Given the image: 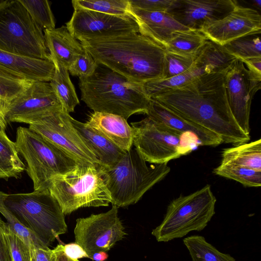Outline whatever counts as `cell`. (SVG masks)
<instances>
[{
    "label": "cell",
    "instance_id": "b9f144b4",
    "mask_svg": "<svg viewBox=\"0 0 261 261\" xmlns=\"http://www.w3.org/2000/svg\"><path fill=\"white\" fill-rule=\"evenodd\" d=\"M31 261H55L54 249L48 248L31 249Z\"/></svg>",
    "mask_w": 261,
    "mask_h": 261
},
{
    "label": "cell",
    "instance_id": "83f0119b",
    "mask_svg": "<svg viewBox=\"0 0 261 261\" xmlns=\"http://www.w3.org/2000/svg\"><path fill=\"white\" fill-rule=\"evenodd\" d=\"M24 170L15 142L8 138L5 130H0V178H17Z\"/></svg>",
    "mask_w": 261,
    "mask_h": 261
},
{
    "label": "cell",
    "instance_id": "d590c367",
    "mask_svg": "<svg viewBox=\"0 0 261 261\" xmlns=\"http://www.w3.org/2000/svg\"><path fill=\"white\" fill-rule=\"evenodd\" d=\"M6 193L0 191V213L7 221L11 230L18 236L31 249L48 248L31 231L23 226L8 210L4 203Z\"/></svg>",
    "mask_w": 261,
    "mask_h": 261
},
{
    "label": "cell",
    "instance_id": "74e56055",
    "mask_svg": "<svg viewBox=\"0 0 261 261\" xmlns=\"http://www.w3.org/2000/svg\"><path fill=\"white\" fill-rule=\"evenodd\" d=\"M5 234L13 261H31V248L7 223Z\"/></svg>",
    "mask_w": 261,
    "mask_h": 261
},
{
    "label": "cell",
    "instance_id": "7402d4cb",
    "mask_svg": "<svg viewBox=\"0 0 261 261\" xmlns=\"http://www.w3.org/2000/svg\"><path fill=\"white\" fill-rule=\"evenodd\" d=\"M0 65L32 81L49 82L55 69L51 60L32 58L1 50Z\"/></svg>",
    "mask_w": 261,
    "mask_h": 261
},
{
    "label": "cell",
    "instance_id": "e0dca14e",
    "mask_svg": "<svg viewBox=\"0 0 261 261\" xmlns=\"http://www.w3.org/2000/svg\"><path fill=\"white\" fill-rule=\"evenodd\" d=\"M238 5L233 0H177L168 12L189 29L199 31L226 16Z\"/></svg>",
    "mask_w": 261,
    "mask_h": 261
},
{
    "label": "cell",
    "instance_id": "7a4b0ae2",
    "mask_svg": "<svg viewBox=\"0 0 261 261\" xmlns=\"http://www.w3.org/2000/svg\"><path fill=\"white\" fill-rule=\"evenodd\" d=\"M97 63L143 85L163 79L164 46L139 33L80 41Z\"/></svg>",
    "mask_w": 261,
    "mask_h": 261
},
{
    "label": "cell",
    "instance_id": "bcb514c9",
    "mask_svg": "<svg viewBox=\"0 0 261 261\" xmlns=\"http://www.w3.org/2000/svg\"><path fill=\"white\" fill-rule=\"evenodd\" d=\"M55 261H79L67 256L63 251V245L59 244L54 249Z\"/></svg>",
    "mask_w": 261,
    "mask_h": 261
},
{
    "label": "cell",
    "instance_id": "ba28073f",
    "mask_svg": "<svg viewBox=\"0 0 261 261\" xmlns=\"http://www.w3.org/2000/svg\"><path fill=\"white\" fill-rule=\"evenodd\" d=\"M216 202L209 185L188 195H181L170 202L162 222L151 234L158 242H167L192 231H201L214 215Z\"/></svg>",
    "mask_w": 261,
    "mask_h": 261
},
{
    "label": "cell",
    "instance_id": "277c9868",
    "mask_svg": "<svg viewBox=\"0 0 261 261\" xmlns=\"http://www.w3.org/2000/svg\"><path fill=\"white\" fill-rule=\"evenodd\" d=\"M146 163L132 147L114 165L99 166L110 193L112 205L126 207L137 203L170 171L167 164L148 166Z\"/></svg>",
    "mask_w": 261,
    "mask_h": 261
},
{
    "label": "cell",
    "instance_id": "ee69618b",
    "mask_svg": "<svg viewBox=\"0 0 261 261\" xmlns=\"http://www.w3.org/2000/svg\"><path fill=\"white\" fill-rule=\"evenodd\" d=\"M247 68L254 73L261 76V57L241 60Z\"/></svg>",
    "mask_w": 261,
    "mask_h": 261
},
{
    "label": "cell",
    "instance_id": "f546056e",
    "mask_svg": "<svg viewBox=\"0 0 261 261\" xmlns=\"http://www.w3.org/2000/svg\"><path fill=\"white\" fill-rule=\"evenodd\" d=\"M183 242L189 250L192 261H236L229 254L219 251L201 236L185 238Z\"/></svg>",
    "mask_w": 261,
    "mask_h": 261
},
{
    "label": "cell",
    "instance_id": "836d02e7",
    "mask_svg": "<svg viewBox=\"0 0 261 261\" xmlns=\"http://www.w3.org/2000/svg\"><path fill=\"white\" fill-rule=\"evenodd\" d=\"M213 172L219 176L238 181L244 186L259 187L261 186V172L230 164H221Z\"/></svg>",
    "mask_w": 261,
    "mask_h": 261
},
{
    "label": "cell",
    "instance_id": "8992f818",
    "mask_svg": "<svg viewBox=\"0 0 261 261\" xmlns=\"http://www.w3.org/2000/svg\"><path fill=\"white\" fill-rule=\"evenodd\" d=\"M99 166L79 163L71 171L51 179L48 189L65 215L80 208L107 206L111 203Z\"/></svg>",
    "mask_w": 261,
    "mask_h": 261
},
{
    "label": "cell",
    "instance_id": "d4e9b609",
    "mask_svg": "<svg viewBox=\"0 0 261 261\" xmlns=\"http://www.w3.org/2000/svg\"><path fill=\"white\" fill-rule=\"evenodd\" d=\"M221 164H230L261 172V140L224 149Z\"/></svg>",
    "mask_w": 261,
    "mask_h": 261
},
{
    "label": "cell",
    "instance_id": "f1b7e54d",
    "mask_svg": "<svg viewBox=\"0 0 261 261\" xmlns=\"http://www.w3.org/2000/svg\"><path fill=\"white\" fill-rule=\"evenodd\" d=\"M205 74L201 68L193 64L186 72L168 79L152 81L143 84L144 90L149 98L159 94L184 87L194 81L198 76Z\"/></svg>",
    "mask_w": 261,
    "mask_h": 261
},
{
    "label": "cell",
    "instance_id": "3957f363",
    "mask_svg": "<svg viewBox=\"0 0 261 261\" xmlns=\"http://www.w3.org/2000/svg\"><path fill=\"white\" fill-rule=\"evenodd\" d=\"M97 64L92 75L79 77L81 100L94 112L114 114L126 120L135 114H146L150 99L143 85Z\"/></svg>",
    "mask_w": 261,
    "mask_h": 261
},
{
    "label": "cell",
    "instance_id": "5bb4252c",
    "mask_svg": "<svg viewBox=\"0 0 261 261\" xmlns=\"http://www.w3.org/2000/svg\"><path fill=\"white\" fill-rule=\"evenodd\" d=\"M63 110L62 105L49 82L34 81L10 103L7 122L33 124Z\"/></svg>",
    "mask_w": 261,
    "mask_h": 261
},
{
    "label": "cell",
    "instance_id": "484cf974",
    "mask_svg": "<svg viewBox=\"0 0 261 261\" xmlns=\"http://www.w3.org/2000/svg\"><path fill=\"white\" fill-rule=\"evenodd\" d=\"M54 65L55 71L49 83L62 105L63 110L69 114L74 112L80 101L68 69L59 64Z\"/></svg>",
    "mask_w": 261,
    "mask_h": 261
},
{
    "label": "cell",
    "instance_id": "ab89813d",
    "mask_svg": "<svg viewBox=\"0 0 261 261\" xmlns=\"http://www.w3.org/2000/svg\"><path fill=\"white\" fill-rule=\"evenodd\" d=\"M177 0H129L130 7L149 11L169 12Z\"/></svg>",
    "mask_w": 261,
    "mask_h": 261
},
{
    "label": "cell",
    "instance_id": "1f68e13d",
    "mask_svg": "<svg viewBox=\"0 0 261 261\" xmlns=\"http://www.w3.org/2000/svg\"><path fill=\"white\" fill-rule=\"evenodd\" d=\"M260 34L247 35L223 45L230 54L240 60L261 57Z\"/></svg>",
    "mask_w": 261,
    "mask_h": 261
},
{
    "label": "cell",
    "instance_id": "603a6c76",
    "mask_svg": "<svg viewBox=\"0 0 261 261\" xmlns=\"http://www.w3.org/2000/svg\"><path fill=\"white\" fill-rule=\"evenodd\" d=\"M70 121L80 138L96 156L100 166L111 167L124 154L125 151L92 129L86 123L79 121L71 117Z\"/></svg>",
    "mask_w": 261,
    "mask_h": 261
},
{
    "label": "cell",
    "instance_id": "cb8c5ba5",
    "mask_svg": "<svg viewBox=\"0 0 261 261\" xmlns=\"http://www.w3.org/2000/svg\"><path fill=\"white\" fill-rule=\"evenodd\" d=\"M237 59L223 46L208 40L197 53L194 64L205 74L226 73Z\"/></svg>",
    "mask_w": 261,
    "mask_h": 261
},
{
    "label": "cell",
    "instance_id": "6da1fadb",
    "mask_svg": "<svg viewBox=\"0 0 261 261\" xmlns=\"http://www.w3.org/2000/svg\"><path fill=\"white\" fill-rule=\"evenodd\" d=\"M225 73L203 74L184 87L150 98L217 134L223 143L247 142L250 136L239 126L228 105Z\"/></svg>",
    "mask_w": 261,
    "mask_h": 261
},
{
    "label": "cell",
    "instance_id": "52a82bcc",
    "mask_svg": "<svg viewBox=\"0 0 261 261\" xmlns=\"http://www.w3.org/2000/svg\"><path fill=\"white\" fill-rule=\"evenodd\" d=\"M15 143L27 163L25 170L34 191L48 189L54 177L64 174L81 163L29 127L17 128Z\"/></svg>",
    "mask_w": 261,
    "mask_h": 261
},
{
    "label": "cell",
    "instance_id": "30bf717a",
    "mask_svg": "<svg viewBox=\"0 0 261 261\" xmlns=\"http://www.w3.org/2000/svg\"><path fill=\"white\" fill-rule=\"evenodd\" d=\"M133 145L146 162L167 164L200 145L193 136L181 134L148 117L131 123Z\"/></svg>",
    "mask_w": 261,
    "mask_h": 261
},
{
    "label": "cell",
    "instance_id": "c3c4849f",
    "mask_svg": "<svg viewBox=\"0 0 261 261\" xmlns=\"http://www.w3.org/2000/svg\"><path fill=\"white\" fill-rule=\"evenodd\" d=\"M251 2L252 3V5L255 8L258 9L259 10L260 9L261 7V1L260 0H252L251 1Z\"/></svg>",
    "mask_w": 261,
    "mask_h": 261
},
{
    "label": "cell",
    "instance_id": "f6af8a7d",
    "mask_svg": "<svg viewBox=\"0 0 261 261\" xmlns=\"http://www.w3.org/2000/svg\"><path fill=\"white\" fill-rule=\"evenodd\" d=\"M10 102L0 97V130H5L7 121L6 114Z\"/></svg>",
    "mask_w": 261,
    "mask_h": 261
},
{
    "label": "cell",
    "instance_id": "7dc6e473",
    "mask_svg": "<svg viewBox=\"0 0 261 261\" xmlns=\"http://www.w3.org/2000/svg\"><path fill=\"white\" fill-rule=\"evenodd\" d=\"M108 256L107 252L100 251L93 254L90 258L95 261H105L108 258Z\"/></svg>",
    "mask_w": 261,
    "mask_h": 261
},
{
    "label": "cell",
    "instance_id": "4fadbf2b",
    "mask_svg": "<svg viewBox=\"0 0 261 261\" xmlns=\"http://www.w3.org/2000/svg\"><path fill=\"white\" fill-rule=\"evenodd\" d=\"M69 114L63 110L48 115L29 125L42 136L80 163L100 165L73 127Z\"/></svg>",
    "mask_w": 261,
    "mask_h": 261
},
{
    "label": "cell",
    "instance_id": "e575fe53",
    "mask_svg": "<svg viewBox=\"0 0 261 261\" xmlns=\"http://www.w3.org/2000/svg\"><path fill=\"white\" fill-rule=\"evenodd\" d=\"M43 31L55 28L56 21L48 1L19 0Z\"/></svg>",
    "mask_w": 261,
    "mask_h": 261
},
{
    "label": "cell",
    "instance_id": "ffe728a7",
    "mask_svg": "<svg viewBox=\"0 0 261 261\" xmlns=\"http://www.w3.org/2000/svg\"><path fill=\"white\" fill-rule=\"evenodd\" d=\"M86 123L124 151L133 146V128L121 116L93 112Z\"/></svg>",
    "mask_w": 261,
    "mask_h": 261
},
{
    "label": "cell",
    "instance_id": "7c38bea8",
    "mask_svg": "<svg viewBox=\"0 0 261 261\" xmlns=\"http://www.w3.org/2000/svg\"><path fill=\"white\" fill-rule=\"evenodd\" d=\"M261 76L248 70L237 59L225 73L224 83L228 105L234 119L242 131L250 136L251 101L260 89Z\"/></svg>",
    "mask_w": 261,
    "mask_h": 261
},
{
    "label": "cell",
    "instance_id": "9c48e42d",
    "mask_svg": "<svg viewBox=\"0 0 261 261\" xmlns=\"http://www.w3.org/2000/svg\"><path fill=\"white\" fill-rule=\"evenodd\" d=\"M0 50L50 60L43 31L19 0L0 1Z\"/></svg>",
    "mask_w": 261,
    "mask_h": 261
},
{
    "label": "cell",
    "instance_id": "44dd1931",
    "mask_svg": "<svg viewBox=\"0 0 261 261\" xmlns=\"http://www.w3.org/2000/svg\"><path fill=\"white\" fill-rule=\"evenodd\" d=\"M50 60L67 69L74 63L84 48L69 32L66 26L43 31Z\"/></svg>",
    "mask_w": 261,
    "mask_h": 261
},
{
    "label": "cell",
    "instance_id": "4316f807",
    "mask_svg": "<svg viewBox=\"0 0 261 261\" xmlns=\"http://www.w3.org/2000/svg\"><path fill=\"white\" fill-rule=\"evenodd\" d=\"M208 40L199 31L188 30L175 32L167 41L166 51L177 54L196 57Z\"/></svg>",
    "mask_w": 261,
    "mask_h": 261
},
{
    "label": "cell",
    "instance_id": "f35d334b",
    "mask_svg": "<svg viewBox=\"0 0 261 261\" xmlns=\"http://www.w3.org/2000/svg\"><path fill=\"white\" fill-rule=\"evenodd\" d=\"M97 66V63L91 55L84 48L68 70L73 76H77L79 77H85L92 75Z\"/></svg>",
    "mask_w": 261,
    "mask_h": 261
},
{
    "label": "cell",
    "instance_id": "d6a6232c",
    "mask_svg": "<svg viewBox=\"0 0 261 261\" xmlns=\"http://www.w3.org/2000/svg\"><path fill=\"white\" fill-rule=\"evenodd\" d=\"M33 82L0 65V97L11 102Z\"/></svg>",
    "mask_w": 261,
    "mask_h": 261
},
{
    "label": "cell",
    "instance_id": "60d3db41",
    "mask_svg": "<svg viewBox=\"0 0 261 261\" xmlns=\"http://www.w3.org/2000/svg\"><path fill=\"white\" fill-rule=\"evenodd\" d=\"M6 224L0 217V261H13L5 234Z\"/></svg>",
    "mask_w": 261,
    "mask_h": 261
},
{
    "label": "cell",
    "instance_id": "2e32d148",
    "mask_svg": "<svg viewBox=\"0 0 261 261\" xmlns=\"http://www.w3.org/2000/svg\"><path fill=\"white\" fill-rule=\"evenodd\" d=\"M207 40L223 46L240 37L261 33V16L255 9L238 5L224 17L200 31Z\"/></svg>",
    "mask_w": 261,
    "mask_h": 261
},
{
    "label": "cell",
    "instance_id": "5b68a950",
    "mask_svg": "<svg viewBox=\"0 0 261 261\" xmlns=\"http://www.w3.org/2000/svg\"><path fill=\"white\" fill-rule=\"evenodd\" d=\"M4 203L17 220L47 247L67 231L65 215L48 189L6 193Z\"/></svg>",
    "mask_w": 261,
    "mask_h": 261
},
{
    "label": "cell",
    "instance_id": "7bdbcfd3",
    "mask_svg": "<svg viewBox=\"0 0 261 261\" xmlns=\"http://www.w3.org/2000/svg\"><path fill=\"white\" fill-rule=\"evenodd\" d=\"M63 251L67 256L72 259H79L84 257L89 258L86 251L75 242L63 245Z\"/></svg>",
    "mask_w": 261,
    "mask_h": 261
},
{
    "label": "cell",
    "instance_id": "9a60e30c",
    "mask_svg": "<svg viewBox=\"0 0 261 261\" xmlns=\"http://www.w3.org/2000/svg\"><path fill=\"white\" fill-rule=\"evenodd\" d=\"M66 27L77 40L107 38L132 32L139 33L135 19L132 16H118L96 11L76 9Z\"/></svg>",
    "mask_w": 261,
    "mask_h": 261
},
{
    "label": "cell",
    "instance_id": "8d00e7d4",
    "mask_svg": "<svg viewBox=\"0 0 261 261\" xmlns=\"http://www.w3.org/2000/svg\"><path fill=\"white\" fill-rule=\"evenodd\" d=\"M195 57L166 51L164 59L163 79L170 78L188 70L193 66Z\"/></svg>",
    "mask_w": 261,
    "mask_h": 261
},
{
    "label": "cell",
    "instance_id": "d6986e66",
    "mask_svg": "<svg viewBox=\"0 0 261 261\" xmlns=\"http://www.w3.org/2000/svg\"><path fill=\"white\" fill-rule=\"evenodd\" d=\"M130 14L138 23L139 33L165 46L177 31L189 29L168 12L149 11L130 8Z\"/></svg>",
    "mask_w": 261,
    "mask_h": 261
},
{
    "label": "cell",
    "instance_id": "4dcf8cb0",
    "mask_svg": "<svg viewBox=\"0 0 261 261\" xmlns=\"http://www.w3.org/2000/svg\"><path fill=\"white\" fill-rule=\"evenodd\" d=\"M74 10L82 9L102 13L118 15H130L129 0H73Z\"/></svg>",
    "mask_w": 261,
    "mask_h": 261
},
{
    "label": "cell",
    "instance_id": "8fae6325",
    "mask_svg": "<svg viewBox=\"0 0 261 261\" xmlns=\"http://www.w3.org/2000/svg\"><path fill=\"white\" fill-rule=\"evenodd\" d=\"M118 208L112 205L107 212L76 219L75 242L83 248L89 258L95 253L107 252L126 234L118 217Z\"/></svg>",
    "mask_w": 261,
    "mask_h": 261
},
{
    "label": "cell",
    "instance_id": "ac0fdd59",
    "mask_svg": "<svg viewBox=\"0 0 261 261\" xmlns=\"http://www.w3.org/2000/svg\"><path fill=\"white\" fill-rule=\"evenodd\" d=\"M150 99L147 117L181 134L193 136L200 145L216 146L223 143L217 134Z\"/></svg>",
    "mask_w": 261,
    "mask_h": 261
}]
</instances>
